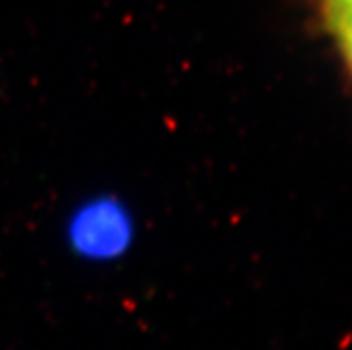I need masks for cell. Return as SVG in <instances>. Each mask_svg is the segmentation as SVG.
Segmentation results:
<instances>
[{
  "label": "cell",
  "mask_w": 352,
  "mask_h": 350,
  "mask_svg": "<svg viewBox=\"0 0 352 350\" xmlns=\"http://www.w3.org/2000/svg\"><path fill=\"white\" fill-rule=\"evenodd\" d=\"M129 234L125 218L115 206H91L77 217L74 223V239L80 250L95 256L115 252L125 243Z\"/></svg>",
  "instance_id": "1"
},
{
  "label": "cell",
  "mask_w": 352,
  "mask_h": 350,
  "mask_svg": "<svg viewBox=\"0 0 352 350\" xmlns=\"http://www.w3.org/2000/svg\"><path fill=\"white\" fill-rule=\"evenodd\" d=\"M335 34L338 36L340 43H342V49L345 52V61L351 67L352 70V27L351 29H342V31H335Z\"/></svg>",
  "instance_id": "2"
},
{
  "label": "cell",
  "mask_w": 352,
  "mask_h": 350,
  "mask_svg": "<svg viewBox=\"0 0 352 350\" xmlns=\"http://www.w3.org/2000/svg\"><path fill=\"white\" fill-rule=\"evenodd\" d=\"M324 2H326V4H331V2H335V0H324Z\"/></svg>",
  "instance_id": "3"
}]
</instances>
